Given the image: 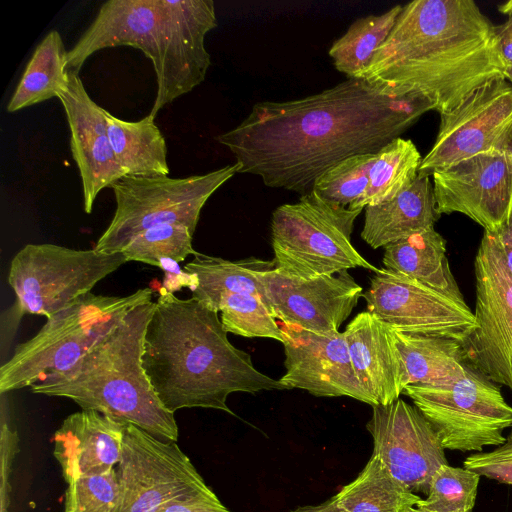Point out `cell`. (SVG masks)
Segmentation results:
<instances>
[{
	"instance_id": "obj_1",
	"label": "cell",
	"mask_w": 512,
	"mask_h": 512,
	"mask_svg": "<svg viewBox=\"0 0 512 512\" xmlns=\"http://www.w3.org/2000/svg\"><path fill=\"white\" fill-rule=\"evenodd\" d=\"M435 109L421 94L397 96L366 79L347 78L304 98L256 103L239 125L216 139L240 164L238 173L302 196L333 165L376 154Z\"/></svg>"
},
{
	"instance_id": "obj_2",
	"label": "cell",
	"mask_w": 512,
	"mask_h": 512,
	"mask_svg": "<svg viewBox=\"0 0 512 512\" xmlns=\"http://www.w3.org/2000/svg\"><path fill=\"white\" fill-rule=\"evenodd\" d=\"M359 78L393 95L421 94L441 114L506 79V66L495 25L473 0H415L402 6Z\"/></svg>"
},
{
	"instance_id": "obj_3",
	"label": "cell",
	"mask_w": 512,
	"mask_h": 512,
	"mask_svg": "<svg viewBox=\"0 0 512 512\" xmlns=\"http://www.w3.org/2000/svg\"><path fill=\"white\" fill-rule=\"evenodd\" d=\"M142 366L172 413L211 408L235 416L227 404L230 394L286 389L229 341L218 312L193 297L179 299L164 287L146 327Z\"/></svg>"
},
{
	"instance_id": "obj_4",
	"label": "cell",
	"mask_w": 512,
	"mask_h": 512,
	"mask_svg": "<svg viewBox=\"0 0 512 512\" xmlns=\"http://www.w3.org/2000/svg\"><path fill=\"white\" fill-rule=\"evenodd\" d=\"M217 26L212 0H109L67 54L78 72L93 53L110 47L140 49L154 67L156 98L149 115L189 93L211 64L206 34Z\"/></svg>"
},
{
	"instance_id": "obj_5",
	"label": "cell",
	"mask_w": 512,
	"mask_h": 512,
	"mask_svg": "<svg viewBox=\"0 0 512 512\" xmlns=\"http://www.w3.org/2000/svg\"><path fill=\"white\" fill-rule=\"evenodd\" d=\"M154 308L151 301L131 309L73 367L31 385V392L68 398L83 410L177 442L174 413L162 405L142 366L145 331Z\"/></svg>"
},
{
	"instance_id": "obj_6",
	"label": "cell",
	"mask_w": 512,
	"mask_h": 512,
	"mask_svg": "<svg viewBox=\"0 0 512 512\" xmlns=\"http://www.w3.org/2000/svg\"><path fill=\"white\" fill-rule=\"evenodd\" d=\"M153 289L127 296L96 295L77 298L47 318L28 341L19 344L0 368V393L19 390L73 367L131 309L152 301Z\"/></svg>"
},
{
	"instance_id": "obj_7",
	"label": "cell",
	"mask_w": 512,
	"mask_h": 512,
	"mask_svg": "<svg viewBox=\"0 0 512 512\" xmlns=\"http://www.w3.org/2000/svg\"><path fill=\"white\" fill-rule=\"evenodd\" d=\"M361 212L329 203L312 191L296 203L277 207L271 219L275 269L304 280L354 268L378 272L351 242Z\"/></svg>"
},
{
	"instance_id": "obj_8",
	"label": "cell",
	"mask_w": 512,
	"mask_h": 512,
	"mask_svg": "<svg viewBox=\"0 0 512 512\" xmlns=\"http://www.w3.org/2000/svg\"><path fill=\"white\" fill-rule=\"evenodd\" d=\"M239 168L235 162L185 178L122 177L109 187L115 195L116 210L94 249L106 254L121 252L137 234L167 224H182L194 233L207 200Z\"/></svg>"
},
{
	"instance_id": "obj_9",
	"label": "cell",
	"mask_w": 512,
	"mask_h": 512,
	"mask_svg": "<svg viewBox=\"0 0 512 512\" xmlns=\"http://www.w3.org/2000/svg\"><path fill=\"white\" fill-rule=\"evenodd\" d=\"M127 262L121 252L27 244L10 264L8 283L16 300L8 311V326L14 331L25 314L51 317Z\"/></svg>"
},
{
	"instance_id": "obj_10",
	"label": "cell",
	"mask_w": 512,
	"mask_h": 512,
	"mask_svg": "<svg viewBox=\"0 0 512 512\" xmlns=\"http://www.w3.org/2000/svg\"><path fill=\"white\" fill-rule=\"evenodd\" d=\"M413 405L436 431L444 449L482 452L506 441L512 406L491 381L469 361L464 377L449 385L413 384L404 388Z\"/></svg>"
},
{
	"instance_id": "obj_11",
	"label": "cell",
	"mask_w": 512,
	"mask_h": 512,
	"mask_svg": "<svg viewBox=\"0 0 512 512\" xmlns=\"http://www.w3.org/2000/svg\"><path fill=\"white\" fill-rule=\"evenodd\" d=\"M116 470V512H159L167 503L215 492L176 442L160 440L128 424Z\"/></svg>"
},
{
	"instance_id": "obj_12",
	"label": "cell",
	"mask_w": 512,
	"mask_h": 512,
	"mask_svg": "<svg viewBox=\"0 0 512 512\" xmlns=\"http://www.w3.org/2000/svg\"><path fill=\"white\" fill-rule=\"evenodd\" d=\"M439 115L436 139L418 175L431 176L480 154H504L512 139V85L506 79L487 82Z\"/></svg>"
},
{
	"instance_id": "obj_13",
	"label": "cell",
	"mask_w": 512,
	"mask_h": 512,
	"mask_svg": "<svg viewBox=\"0 0 512 512\" xmlns=\"http://www.w3.org/2000/svg\"><path fill=\"white\" fill-rule=\"evenodd\" d=\"M362 297L369 312L399 332L440 336L465 345L476 329L466 302L386 268H379Z\"/></svg>"
},
{
	"instance_id": "obj_14",
	"label": "cell",
	"mask_w": 512,
	"mask_h": 512,
	"mask_svg": "<svg viewBox=\"0 0 512 512\" xmlns=\"http://www.w3.org/2000/svg\"><path fill=\"white\" fill-rule=\"evenodd\" d=\"M373 439L372 454L413 493L428 494L436 470L448 464L444 447L430 422L401 398L372 406L366 425Z\"/></svg>"
},
{
	"instance_id": "obj_15",
	"label": "cell",
	"mask_w": 512,
	"mask_h": 512,
	"mask_svg": "<svg viewBox=\"0 0 512 512\" xmlns=\"http://www.w3.org/2000/svg\"><path fill=\"white\" fill-rule=\"evenodd\" d=\"M274 317L288 327L317 334L339 332L363 288L348 271L307 280L273 269L261 277Z\"/></svg>"
},
{
	"instance_id": "obj_16",
	"label": "cell",
	"mask_w": 512,
	"mask_h": 512,
	"mask_svg": "<svg viewBox=\"0 0 512 512\" xmlns=\"http://www.w3.org/2000/svg\"><path fill=\"white\" fill-rule=\"evenodd\" d=\"M437 212L461 213L493 232L512 213V171L504 154H480L432 175Z\"/></svg>"
},
{
	"instance_id": "obj_17",
	"label": "cell",
	"mask_w": 512,
	"mask_h": 512,
	"mask_svg": "<svg viewBox=\"0 0 512 512\" xmlns=\"http://www.w3.org/2000/svg\"><path fill=\"white\" fill-rule=\"evenodd\" d=\"M476 329L468 361L488 377L512 335V274L493 233L484 231L474 259Z\"/></svg>"
},
{
	"instance_id": "obj_18",
	"label": "cell",
	"mask_w": 512,
	"mask_h": 512,
	"mask_svg": "<svg viewBox=\"0 0 512 512\" xmlns=\"http://www.w3.org/2000/svg\"><path fill=\"white\" fill-rule=\"evenodd\" d=\"M281 326L286 373L279 380L286 389L317 397L345 396L372 406L355 374L344 332L317 334Z\"/></svg>"
},
{
	"instance_id": "obj_19",
	"label": "cell",
	"mask_w": 512,
	"mask_h": 512,
	"mask_svg": "<svg viewBox=\"0 0 512 512\" xmlns=\"http://www.w3.org/2000/svg\"><path fill=\"white\" fill-rule=\"evenodd\" d=\"M70 129V148L80 172L84 211L91 213L99 192L124 177L114 156L102 107L88 95L76 71L57 94Z\"/></svg>"
},
{
	"instance_id": "obj_20",
	"label": "cell",
	"mask_w": 512,
	"mask_h": 512,
	"mask_svg": "<svg viewBox=\"0 0 512 512\" xmlns=\"http://www.w3.org/2000/svg\"><path fill=\"white\" fill-rule=\"evenodd\" d=\"M128 424L95 410L70 414L53 436L64 480L109 472L118 464Z\"/></svg>"
},
{
	"instance_id": "obj_21",
	"label": "cell",
	"mask_w": 512,
	"mask_h": 512,
	"mask_svg": "<svg viewBox=\"0 0 512 512\" xmlns=\"http://www.w3.org/2000/svg\"><path fill=\"white\" fill-rule=\"evenodd\" d=\"M343 332L355 374L372 406L400 398L406 387L404 371L389 327L367 310L358 313Z\"/></svg>"
},
{
	"instance_id": "obj_22",
	"label": "cell",
	"mask_w": 512,
	"mask_h": 512,
	"mask_svg": "<svg viewBox=\"0 0 512 512\" xmlns=\"http://www.w3.org/2000/svg\"><path fill=\"white\" fill-rule=\"evenodd\" d=\"M364 209L361 238L373 249L434 227L441 217L430 176L422 175L392 200Z\"/></svg>"
},
{
	"instance_id": "obj_23",
	"label": "cell",
	"mask_w": 512,
	"mask_h": 512,
	"mask_svg": "<svg viewBox=\"0 0 512 512\" xmlns=\"http://www.w3.org/2000/svg\"><path fill=\"white\" fill-rule=\"evenodd\" d=\"M273 269L274 260L249 257L231 261L199 252L184 265V271L190 275L192 297L214 311L222 297L237 293L257 295L271 310L261 277Z\"/></svg>"
},
{
	"instance_id": "obj_24",
	"label": "cell",
	"mask_w": 512,
	"mask_h": 512,
	"mask_svg": "<svg viewBox=\"0 0 512 512\" xmlns=\"http://www.w3.org/2000/svg\"><path fill=\"white\" fill-rule=\"evenodd\" d=\"M389 330L402 362L406 386L449 385L464 377L468 357L462 342Z\"/></svg>"
},
{
	"instance_id": "obj_25",
	"label": "cell",
	"mask_w": 512,
	"mask_h": 512,
	"mask_svg": "<svg viewBox=\"0 0 512 512\" xmlns=\"http://www.w3.org/2000/svg\"><path fill=\"white\" fill-rule=\"evenodd\" d=\"M383 264L386 269L466 302L450 269L446 240L434 227L385 246Z\"/></svg>"
},
{
	"instance_id": "obj_26",
	"label": "cell",
	"mask_w": 512,
	"mask_h": 512,
	"mask_svg": "<svg viewBox=\"0 0 512 512\" xmlns=\"http://www.w3.org/2000/svg\"><path fill=\"white\" fill-rule=\"evenodd\" d=\"M108 136L117 163L125 176H168L165 139L150 115L125 121L104 110Z\"/></svg>"
},
{
	"instance_id": "obj_27",
	"label": "cell",
	"mask_w": 512,
	"mask_h": 512,
	"mask_svg": "<svg viewBox=\"0 0 512 512\" xmlns=\"http://www.w3.org/2000/svg\"><path fill=\"white\" fill-rule=\"evenodd\" d=\"M331 500L343 512H406L422 498L394 478L372 454L358 476Z\"/></svg>"
},
{
	"instance_id": "obj_28",
	"label": "cell",
	"mask_w": 512,
	"mask_h": 512,
	"mask_svg": "<svg viewBox=\"0 0 512 512\" xmlns=\"http://www.w3.org/2000/svg\"><path fill=\"white\" fill-rule=\"evenodd\" d=\"M67 54L60 33H48L28 62L7 111L16 112L57 97L68 82Z\"/></svg>"
},
{
	"instance_id": "obj_29",
	"label": "cell",
	"mask_w": 512,
	"mask_h": 512,
	"mask_svg": "<svg viewBox=\"0 0 512 512\" xmlns=\"http://www.w3.org/2000/svg\"><path fill=\"white\" fill-rule=\"evenodd\" d=\"M422 157L410 139H394L379 150L369 170L368 186L350 208L363 210L395 198L411 185L418 175Z\"/></svg>"
},
{
	"instance_id": "obj_30",
	"label": "cell",
	"mask_w": 512,
	"mask_h": 512,
	"mask_svg": "<svg viewBox=\"0 0 512 512\" xmlns=\"http://www.w3.org/2000/svg\"><path fill=\"white\" fill-rule=\"evenodd\" d=\"M402 6L396 5L383 14L355 20L329 49L335 68L347 78H359L394 27Z\"/></svg>"
},
{
	"instance_id": "obj_31",
	"label": "cell",
	"mask_w": 512,
	"mask_h": 512,
	"mask_svg": "<svg viewBox=\"0 0 512 512\" xmlns=\"http://www.w3.org/2000/svg\"><path fill=\"white\" fill-rule=\"evenodd\" d=\"M216 311L220 312V320L227 333L248 338H270L281 343L285 340L281 324L257 295H226L219 301Z\"/></svg>"
},
{
	"instance_id": "obj_32",
	"label": "cell",
	"mask_w": 512,
	"mask_h": 512,
	"mask_svg": "<svg viewBox=\"0 0 512 512\" xmlns=\"http://www.w3.org/2000/svg\"><path fill=\"white\" fill-rule=\"evenodd\" d=\"M193 232L182 224H167L145 230L134 236L121 250L128 261H137L161 268L170 259L182 262L198 252L192 246Z\"/></svg>"
},
{
	"instance_id": "obj_33",
	"label": "cell",
	"mask_w": 512,
	"mask_h": 512,
	"mask_svg": "<svg viewBox=\"0 0 512 512\" xmlns=\"http://www.w3.org/2000/svg\"><path fill=\"white\" fill-rule=\"evenodd\" d=\"M480 475L466 468L449 464L440 466L433 474L427 497L416 507L431 512H467L473 510Z\"/></svg>"
},
{
	"instance_id": "obj_34",
	"label": "cell",
	"mask_w": 512,
	"mask_h": 512,
	"mask_svg": "<svg viewBox=\"0 0 512 512\" xmlns=\"http://www.w3.org/2000/svg\"><path fill=\"white\" fill-rule=\"evenodd\" d=\"M375 154L348 157L321 174L312 192L321 199L351 208L364 194Z\"/></svg>"
},
{
	"instance_id": "obj_35",
	"label": "cell",
	"mask_w": 512,
	"mask_h": 512,
	"mask_svg": "<svg viewBox=\"0 0 512 512\" xmlns=\"http://www.w3.org/2000/svg\"><path fill=\"white\" fill-rule=\"evenodd\" d=\"M64 512H116L120 488L116 468L67 483Z\"/></svg>"
},
{
	"instance_id": "obj_36",
	"label": "cell",
	"mask_w": 512,
	"mask_h": 512,
	"mask_svg": "<svg viewBox=\"0 0 512 512\" xmlns=\"http://www.w3.org/2000/svg\"><path fill=\"white\" fill-rule=\"evenodd\" d=\"M463 464L480 476L512 485V431L502 445L489 452L473 453Z\"/></svg>"
},
{
	"instance_id": "obj_37",
	"label": "cell",
	"mask_w": 512,
	"mask_h": 512,
	"mask_svg": "<svg viewBox=\"0 0 512 512\" xmlns=\"http://www.w3.org/2000/svg\"><path fill=\"white\" fill-rule=\"evenodd\" d=\"M159 512H231L222 504L217 495H198L183 499H176Z\"/></svg>"
},
{
	"instance_id": "obj_38",
	"label": "cell",
	"mask_w": 512,
	"mask_h": 512,
	"mask_svg": "<svg viewBox=\"0 0 512 512\" xmlns=\"http://www.w3.org/2000/svg\"><path fill=\"white\" fill-rule=\"evenodd\" d=\"M488 378L494 383L504 385L512 391V335L508 339Z\"/></svg>"
},
{
	"instance_id": "obj_39",
	"label": "cell",
	"mask_w": 512,
	"mask_h": 512,
	"mask_svg": "<svg viewBox=\"0 0 512 512\" xmlns=\"http://www.w3.org/2000/svg\"><path fill=\"white\" fill-rule=\"evenodd\" d=\"M495 34L507 72L512 67V14L504 23L495 25Z\"/></svg>"
},
{
	"instance_id": "obj_40",
	"label": "cell",
	"mask_w": 512,
	"mask_h": 512,
	"mask_svg": "<svg viewBox=\"0 0 512 512\" xmlns=\"http://www.w3.org/2000/svg\"><path fill=\"white\" fill-rule=\"evenodd\" d=\"M491 233H493L498 241L504 254L508 269L512 274V213L506 223Z\"/></svg>"
},
{
	"instance_id": "obj_41",
	"label": "cell",
	"mask_w": 512,
	"mask_h": 512,
	"mask_svg": "<svg viewBox=\"0 0 512 512\" xmlns=\"http://www.w3.org/2000/svg\"><path fill=\"white\" fill-rule=\"evenodd\" d=\"M290 512H343L331 500V498L318 505L299 506Z\"/></svg>"
},
{
	"instance_id": "obj_42",
	"label": "cell",
	"mask_w": 512,
	"mask_h": 512,
	"mask_svg": "<svg viewBox=\"0 0 512 512\" xmlns=\"http://www.w3.org/2000/svg\"><path fill=\"white\" fill-rule=\"evenodd\" d=\"M498 10L502 14H506L508 16L511 15L512 14V1H508L506 3L499 5Z\"/></svg>"
},
{
	"instance_id": "obj_43",
	"label": "cell",
	"mask_w": 512,
	"mask_h": 512,
	"mask_svg": "<svg viewBox=\"0 0 512 512\" xmlns=\"http://www.w3.org/2000/svg\"><path fill=\"white\" fill-rule=\"evenodd\" d=\"M505 156L507 158L508 164L510 166V169L512 171V139L507 147V150L505 152Z\"/></svg>"
},
{
	"instance_id": "obj_44",
	"label": "cell",
	"mask_w": 512,
	"mask_h": 512,
	"mask_svg": "<svg viewBox=\"0 0 512 512\" xmlns=\"http://www.w3.org/2000/svg\"><path fill=\"white\" fill-rule=\"evenodd\" d=\"M406 512H431V511L414 506V507L409 508ZM467 512H472V510L467 511Z\"/></svg>"
},
{
	"instance_id": "obj_45",
	"label": "cell",
	"mask_w": 512,
	"mask_h": 512,
	"mask_svg": "<svg viewBox=\"0 0 512 512\" xmlns=\"http://www.w3.org/2000/svg\"><path fill=\"white\" fill-rule=\"evenodd\" d=\"M506 80L512 85V67L506 72Z\"/></svg>"
}]
</instances>
